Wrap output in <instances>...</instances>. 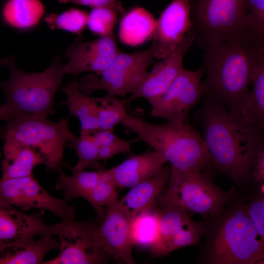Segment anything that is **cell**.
<instances>
[{
    "label": "cell",
    "instance_id": "obj_23",
    "mask_svg": "<svg viewBox=\"0 0 264 264\" xmlns=\"http://www.w3.org/2000/svg\"><path fill=\"white\" fill-rule=\"evenodd\" d=\"M1 164V179L24 177L32 175L34 168L45 164L43 154L36 148L22 145L4 144Z\"/></svg>",
    "mask_w": 264,
    "mask_h": 264
},
{
    "label": "cell",
    "instance_id": "obj_13",
    "mask_svg": "<svg viewBox=\"0 0 264 264\" xmlns=\"http://www.w3.org/2000/svg\"><path fill=\"white\" fill-rule=\"evenodd\" d=\"M160 207L158 235L150 247L152 256H163L198 242L202 227L191 218L188 211L171 206Z\"/></svg>",
    "mask_w": 264,
    "mask_h": 264
},
{
    "label": "cell",
    "instance_id": "obj_4",
    "mask_svg": "<svg viewBox=\"0 0 264 264\" xmlns=\"http://www.w3.org/2000/svg\"><path fill=\"white\" fill-rule=\"evenodd\" d=\"M122 124L159 154L172 169L201 171L211 162L202 136L187 122L156 124L130 114Z\"/></svg>",
    "mask_w": 264,
    "mask_h": 264
},
{
    "label": "cell",
    "instance_id": "obj_39",
    "mask_svg": "<svg viewBox=\"0 0 264 264\" xmlns=\"http://www.w3.org/2000/svg\"><path fill=\"white\" fill-rule=\"evenodd\" d=\"M257 264H264V257H263L262 259L260 260Z\"/></svg>",
    "mask_w": 264,
    "mask_h": 264
},
{
    "label": "cell",
    "instance_id": "obj_30",
    "mask_svg": "<svg viewBox=\"0 0 264 264\" xmlns=\"http://www.w3.org/2000/svg\"><path fill=\"white\" fill-rule=\"evenodd\" d=\"M118 188L110 169H104L95 186L86 199L95 210L98 225L103 220L106 208L119 201Z\"/></svg>",
    "mask_w": 264,
    "mask_h": 264
},
{
    "label": "cell",
    "instance_id": "obj_9",
    "mask_svg": "<svg viewBox=\"0 0 264 264\" xmlns=\"http://www.w3.org/2000/svg\"><path fill=\"white\" fill-rule=\"evenodd\" d=\"M154 57V46L132 53L119 52L100 78L93 74L84 77L78 82L79 89L89 95L104 90L108 96L124 97L132 93L141 85L148 74V68Z\"/></svg>",
    "mask_w": 264,
    "mask_h": 264
},
{
    "label": "cell",
    "instance_id": "obj_36",
    "mask_svg": "<svg viewBox=\"0 0 264 264\" xmlns=\"http://www.w3.org/2000/svg\"><path fill=\"white\" fill-rule=\"evenodd\" d=\"M246 212L258 234L264 242V196L252 201Z\"/></svg>",
    "mask_w": 264,
    "mask_h": 264
},
{
    "label": "cell",
    "instance_id": "obj_3",
    "mask_svg": "<svg viewBox=\"0 0 264 264\" xmlns=\"http://www.w3.org/2000/svg\"><path fill=\"white\" fill-rule=\"evenodd\" d=\"M0 63L10 72L8 80L0 85L6 97L0 108V120L6 122L21 114L47 118L55 113L54 98L65 75L60 57L56 56L49 66L40 73L21 70L13 57L3 58Z\"/></svg>",
    "mask_w": 264,
    "mask_h": 264
},
{
    "label": "cell",
    "instance_id": "obj_20",
    "mask_svg": "<svg viewBox=\"0 0 264 264\" xmlns=\"http://www.w3.org/2000/svg\"><path fill=\"white\" fill-rule=\"evenodd\" d=\"M171 166H163L156 174L130 188L119 200L122 212L130 219L155 208L169 179Z\"/></svg>",
    "mask_w": 264,
    "mask_h": 264
},
{
    "label": "cell",
    "instance_id": "obj_24",
    "mask_svg": "<svg viewBox=\"0 0 264 264\" xmlns=\"http://www.w3.org/2000/svg\"><path fill=\"white\" fill-rule=\"evenodd\" d=\"M156 20L145 9L135 7L122 18L118 29V38L123 44L135 46L153 37Z\"/></svg>",
    "mask_w": 264,
    "mask_h": 264
},
{
    "label": "cell",
    "instance_id": "obj_8",
    "mask_svg": "<svg viewBox=\"0 0 264 264\" xmlns=\"http://www.w3.org/2000/svg\"><path fill=\"white\" fill-rule=\"evenodd\" d=\"M264 257V242L246 211L233 212L221 224L214 240L212 262L219 264H257Z\"/></svg>",
    "mask_w": 264,
    "mask_h": 264
},
{
    "label": "cell",
    "instance_id": "obj_2",
    "mask_svg": "<svg viewBox=\"0 0 264 264\" xmlns=\"http://www.w3.org/2000/svg\"><path fill=\"white\" fill-rule=\"evenodd\" d=\"M204 48L203 95L239 116L250 92L252 59L248 41H222Z\"/></svg>",
    "mask_w": 264,
    "mask_h": 264
},
{
    "label": "cell",
    "instance_id": "obj_16",
    "mask_svg": "<svg viewBox=\"0 0 264 264\" xmlns=\"http://www.w3.org/2000/svg\"><path fill=\"white\" fill-rule=\"evenodd\" d=\"M119 52L113 34L90 42L76 41L65 51L69 59L64 66L65 74L92 72L100 76Z\"/></svg>",
    "mask_w": 264,
    "mask_h": 264
},
{
    "label": "cell",
    "instance_id": "obj_27",
    "mask_svg": "<svg viewBox=\"0 0 264 264\" xmlns=\"http://www.w3.org/2000/svg\"><path fill=\"white\" fill-rule=\"evenodd\" d=\"M44 12L40 0H9L2 11L5 22L11 26L27 28L36 25Z\"/></svg>",
    "mask_w": 264,
    "mask_h": 264
},
{
    "label": "cell",
    "instance_id": "obj_28",
    "mask_svg": "<svg viewBox=\"0 0 264 264\" xmlns=\"http://www.w3.org/2000/svg\"><path fill=\"white\" fill-rule=\"evenodd\" d=\"M91 103L101 130L113 131L114 127L122 124L129 116L126 99L115 96L91 97Z\"/></svg>",
    "mask_w": 264,
    "mask_h": 264
},
{
    "label": "cell",
    "instance_id": "obj_25",
    "mask_svg": "<svg viewBox=\"0 0 264 264\" xmlns=\"http://www.w3.org/2000/svg\"><path fill=\"white\" fill-rule=\"evenodd\" d=\"M61 90L66 94L67 100L61 104L68 107L71 116L79 119L81 128L80 135L94 134L101 131L92 107L91 97L79 89L77 78Z\"/></svg>",
    "mask_w": 264,
    "mask_h": 264
},
{
    "label": "cell",
    "instance_id": "obj_14",
    "mask_svg": "<svg viewBox=\"0 0 264 264\" xmlns=\"http://www.w3.org/2000/svg\"><path fill=\"white\" fill-rule=\"evenodd\" d=\"M190 0H173L156 21L152 45L154 57L162 60L174 51L192 29Z\"/></svg>",
    "mask_w": 264,
    "mask_h": 264
},
{
    "label": "cell",
    "instance_id": "obj_1",
    "mask_svg": "<svg viewBox=\"0 0 264 264\" xmlns=\"http://www.w3.org/2000/svg\"><path fill=\"white\" fill-rule=\"evenodd\" d=\"M201 116L202 138L211 162L234 179L245 178L251 172L255 154L264 140L262 132L208 97Z\"/></svg>",
    "mask_w": 264,
    "mask_h": 264
},
{
    "label": "cell",
    "instance_id": "obj_37",
    "mask_svg": "<svg viewBox=\"0 0 264 264\" xmlns=\"http://www.w3.org/2000/svg\"><path fill=\"white\" fill-rule=\"evenodd\" d=\"M61 3L72 2L74 3L88 6L93 8L111 7L121 10L123 8L118 0H58Z\"/></svg>",
    "mask_w": 264,
    "mask_h": 264
},
{
    "label": "cell",
    "instance_id": "obj_38",
    "mask_svg": "<svg viewBox=\"0 0 264 264\" xmlns=\"http://www.w3.org/2000/svg\"><path fill=\"white\" fill-rule=\"evenodd\" d=\"M251 172L257 179L264 181V140L259 146L255 154L252 163Z\"/></svg>",
    "mask_w": 264,
    "mask_h": 264
},
{
    "label": "cell",
    "instance_id": "obj_35",
    "mask_svg": "<svg viewBox=\"0 0 264 264\" xmlns=\"http://www.w3.org/2000/svg\"><path fill=\"white\" fill-rule=\"evenodd\" d=\"M248 12L247 38L264 42V0H245Z\"/></svg>",
    "mask_w": 264,
    "mask_h": 264
},
{
    "label": "cell",
    "instance_id": "obj_7",
    "mask_svg": "<svg viewBox=\"0 0 264 264\" xmlns=\"http://www.w3.org/2000/svg\"><path fill=\"white\" fill-rule=\"evenodd\" d=\"M226 199V195L200 171L182 172L171 168L158 204L196 213L215 215L222 209Z\"/></svg>",
    "mask_w": 264,
    "mask_h": 264
},
{
    "label": "cell",
    "instance_id": "obj_33",
    "mask_svg": "<svg viewBox=\"0 0 264 264\" xmlns=\"http://www.w3.org/2000/svg\"><path fill=\"white\" fill-rule=\"evenodd\" d=\"M89 14L77 9H71L60 15L51 14L45 21L52 29L57 28L75 34H80L87 25Z\"/></svg>",
    "mask_w": 264,
    "mask_h": 264
},
{
    "label": "cell",
    "instance_id": "obj_11",
    "mask_svg": "<svg viewBox=\"0 0 264 264\" xmlns=\"http://www.w3.org/2000/svg\"><path fill=\"white\" fill-rule=\"evenodd\" d=\"M0 206H13L26 211L32 209L48 210L62 220L74 219L75 210L65 200L49 194L33 174L22 177L1 179Z\"/></svg>",
    "mask_w": 264,
    "mask_h": 264
},
{
    "label": "cell",
    "instance_id": "obj_6",
    "mask_svg": "<svg viewBox=\"0 0 264 264\" xmlns=\"http://www.w3.org/2000/svg\"><path fill=\"white\" fill-rule=\"evenodd\" d=\"M191 17L192 30L202 47L224 41L247 40L245 0H198Z\"/></svg>",
    "mask_w": 264,
    "mask_h": 264
},
{
    "label": "cell",
    "instance_id": "obj_12",
    "mask_svg": "<svg viewBox=\"0 0 264 264\" xmlns=\"http://www.w3.org/2000/svg\"><path fill=\"white\" fill-rule=\"evenodd\" d=\"M204 67L183 69L169 88L149 103L150 116L175 122H186L191 109L203 95L201 81Z\"/></svg>",
    "mask_w": 264,
    "mask_h": 264
},
{
    "label": "cell",
    "instance_id": "obj_17",
    "mask_svg": "<svg viewBox=\"0 0 264 264\" xmlns=\"http://www.w3.org/2000/svg\"><path fill=\"white\" fill-rule=\"evenodd\" d=\"M118 202L108 206L97 226L98 234L104 250L111 258L126 264L136 263L132 255L130 219L120 209Z\"/></svg>",
    "mask_w": 264,
    "mask_h": 264
},
{
    "label": "cell",
    "instance_id": "obj_18",
    "mask_svg": "<svg viewBox=\"0 0 264 264\" xmlns=\"http://www.w3.org/2000/svg\"><path fill=\"white\" fill-rule=\"evenodd\" d=\"M44 210L28 214L13 206H0V246L24 239L57 235L61 222L49 224L44 221Z\"/></svg>",
    "mask_w": 264,
    "mask_h": 264
},
{
    "label": "cell",
    "instance_id": "obj_10",
    "mask_svg": "<svg viewBox=\"0 0 264 264\" xmlns=\"http://www.w3.org/2000/svg\"><path fill=\"white\" fill-rule=\"evenodd\" d=\"M61 223L57 234L60 252L53 259L43 264H105L111 258L102 246L95 223L75 219L62 220Z\"/></svg>",
    "mask_w": 264,
    "mask_h": 264
},
{
    "label": "cell",
    "instance_id": "obj_19",
    "mask_svg": "<svg viewBox=\"0 0 264 264\" xmlns=\"http://www.w3.org/2000/svg\"><path fill=\"white\" fill-rule=\"evenodd\" d=\"M252 89L239 117L245 124L264 132V42L249 41Z\"/></svg>",
    "mask_w": 264,
    "mask_h": 264
},
{
    "label": "cell",
    "instance_id": "obj_26",
    "mask_svg": "<svg viewBox=\"0 0 264 264\" xmlns=\"http://www.w3.org/2000/svg\"><path fill=\"white\" fill-rule=\"evenodd\" d=\"M63 165L71 172L67 176L61 170L55 186L56 190L64 191L65 200H70L78 198L86 200L95 186L104 168L94 171L78 169L68 163L63 162Z\"/></svg>",
    "mask_w": 264,
    "mask_h": 264
},
{
    "label": "cell",
    "instance_id": "obj_31",
    "mask_svg": "<svg viewBox=\"0 0 264 264\" xmlns=\"http://www.w3.org/2000/svg\"><path fill=\"white\" fill-rule=\"evenodd\" d=\"M67 146L73 149L78 155V161L74 166L76 168L101 169L98 148L93 134L80 135L78 137L74 135Z\"/></svg>",
    "mask_w": 264,
    "mask_h": 264
},
{
    "label": "cell",
    "instance_id": "obj_34",
    "mask_svg": "<svg viewBox=\"0 0 264 264\" xmlns=\"http://www.w3.org/2000/svg\"><path fill=\"white\" fill-rule=\"evenodd\" d=\"M123 11L111 7L93 8L89 13L87 26L92 33L100 37L112 34L118 15Z\"/></svg>",
    "mask_w": 264,
    "mask_h": 264
},
{
    "label": "cell",
    "instance_id": "obj_29",
    "mask_svg": "<svg viewBox=\"0 0 264 264\" xmlns=\"http://www.w3.org/2000/svg\"><path fill=\"white\" fill-rule=\"evenodd\" d=\"M159 210L141 212L130 220V236L133 244L150 247L156 240L159 229Z\"/></svg>",
    "mask_w": 264,
    "mask_h": 264
},
{
    "label": "cell",
    "instance_id": "obj_22",
    "mask_svg": "<svg viewBox=\"0 0 264 264\" xmlns=\"http://www.w3.org/2000/svg\"><path fill=\"white\" fill-rule=\"evenodd\" d=\"M167 163L154 150L132 155L110 169L118 188H131L158 173Z\"/></svg>",
    "mask_w": 264,
    "mask_h": 264
},
{
    "label": "cell",
    "instance_id": "obj_15",
    "mask_svg": "<svg viewBox=\"0 0 264 264\" xmlns=\"http://www.w3.org/2000/svg\"><path fill=\"white\" fill-rule=\"evenodd\" d=\"M196 38L191 30L174 51L154 65L139 87L126 99V106L137 98H144L150 103L162 96L183 69L184 57Z\"/></svg>",
    "mask_w": 264,
    "mask_h": 264
},
{
    "label": "cell",
    "instance_id": "obj_5",
    "mask_svg": "<svg viewBox=\"0 0 264 264\" xmlns=\"http://www.w3.org/2000/svg\"><path fill=\"white\" fill-rule=\"evenodd\" d=\"M6 122L4 144L36 148L44 157L48 172L62 170L65 148L74 135L67 119L54 122L47 118L21 114Z\"/></svg>",
    "mask_w": 264,
    "mask_h": 264
},
{
    "label": "cell",
    "instance_id": "obj_32",
    "mask_svg": "<svg viewBox=\"0 0 264 264\" xmlns=\"http://www.w3.org/2000/svg\"><path fill=\"white\" fill-rule=\"evenodd\" d=\"M98 148L100 161H106L121 153H129L132 145L138 141L137 137L126 140L118 137L113 131L101 130L94 134Z\"/></svg>",
    "mask_w": 264,
    "mask_h": 264
},
{
    "label": "cell",
    "instance_id": "obj_21",
    "mask_svg": "<svg viewBox=\"0 0 264 264\" xmlns=\"http://www.w3.org/2000/svg\"><path fill=\"white\" fill-rule=\"evenodd\" d=\"M54 235L31 237L12 242L0 246V264H40L46 254L60 249Z\"/></svg>",
    "mask_w": 264,
    "mask_h": 264
}]
</instances>
